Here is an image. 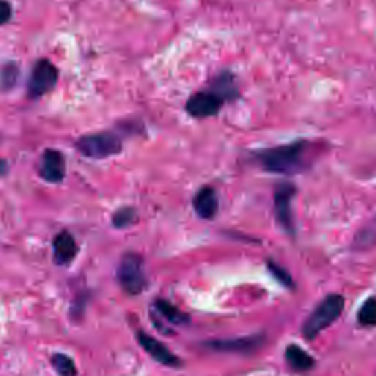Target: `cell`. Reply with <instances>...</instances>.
I'll return each mask as SVG.
<instances>
[{"instance_id": "6da1fadb", "label": "cell", "mask_w": 376, "mask_h": 376, "mask_svg": "<svg viewBox=\"0 0 376 376\" xmlns=\"http://www.w3.org/2000/svg\"><path fill=\"white\" fill-rule=\"evenodd\" d=\"M309 143L298 140L291 144H284L272 148H265L256 152L254 157L259 165L272 174L294 175L302 172L307 165Z\"/></svg>"}, {"instance_id": "7a4b0ae2", "label": "cell", "mask_w": 376, "mask_h": 376, "mask_svg": "<svg viewBox=\"0 0 376 376\" xmlns=\"http://www.w3.org/2000/svg\"><path fill=\"white\" fill-rule=\"evenodd\" d=\"M344 309V297L338 294H331L325 297L318 305V307L311 311L306 319L303 327V335L307 340L315 338L319 332L327 329L332 322H335Z\"/></svg>"}, {"instance_id": "3957f363", "label": "cell", "mask_w": 376, "mask_h": 376, "mask_svg": "<svg viewBox=\"0 0 376 376\" xmlns=\"http://www.w3.org/2000/svg\"><path fill=\"white\" fill-rule=\"evenodd\" d=\"M118 278L122 288L128 294H140L147 285L142 257L134 253H128L122 257Z\"/></svg>"}, {"instance_id": "277c9868", "label": "cell", "mask_w": 376, "mask_h": 376, "mask_svg": "<svg viewBox=\"0 0 376 376\" xmlns=\"http://www.w3.org/2000/svg\"><path fill=\"white\" fill-rule=\"evenodd\" d=\"M80 152L91 159H104L121 152V140L112 133H102L81 138L77 144Z\"/></svg>"}, {"instance_id": "5b68a950", "label": "cell", "mask_w": 376, "mask_h": 376, "mask_svg": "<svg viewBox=\"0 0 376 376\" xmlns=\"http://www.w3.org/2000/svg\"><path fill=\"white\" fill-rule=\"evenodd\" d=\"M225 100L217 93L206 89L191 94L187 103H186V111L190 116L197 118V120H203V118H210L218 115L222 109Z\"/></svg>"}, {"instance_id": "8992f818", "label": "cell", "mask_w": 376, "mask_h": 376, "mask_svg": "<svg viewBox=\"0 0 376 376\" xmlns=\"http://www.w3.org/2000/svg\"><path fill=\"white\" fill-rule=\"evenodd\" d=\"M296 188L291 184H281L275 190V213L278 222L283 225L284 230L289 234L294 232L293 221V199Z\"/></svg>"}, {"instance_id": "52a82bcc", "label": "cell", "mask_w": 376, "mask_h": 376, "mask_svg": "<svg viewBox=\"0 0 376 376\" xmlns=\"http://www.w3.org/2000/svg\"><path fill=\"white\" fill-rule=\"evenodd\" d=\"M58 81V69L52 65L47 60H40L34 71L33 75L30 78V94L33 98H40L49 90L55 87V84Z\"/></svg>"}, {"instance_id": "ba28073f", "label": "cell", "mask_w": 376, "mask_h": 376, "mask_svg": "<svg viewBox=\"0 0 376 376\" xmlns=\"http://www.w3.org/2000/svg\"><path fill=\"white\" fill-rule=\"evenodd\" d=\"M138 341H140V344H142V347L156 362L162 363V364H165V366H169V368H179L181 366V360L175 356L174 353L166 349L165 344L157 341L156 338L144 334V332H138Z\"/></svg>"}, {"instance_id": "9c48e42d", "label": "cell", "mask_w": 376, "mask_h": 376, "mask_svg": "<svg viewBox=\"0 0 376 376\" xmlns=\"http://www.w3.org/2000/svg\"><path fill=\"white\" fill-rule=\"evenodd\" d=\"M38 169L43 179L56 184V182H60L63 177H65V159H63L62 153L56 152V150H46L45 155L41 157Z\"/></svg>"}, {"instance_id": "30bf717a", "label": "cell", "mask_w": 376, "mask_h": 376, "mask_svg": "<svg viewBox=\"0 0 376 376\" xmlns=\"http://www.w3.org/2000/svg\"><path fill=\"white\" fill-rule=\"evenodd\" d=\"M209 90L217 93L225 102H232L240 98V89L237 80H235V75L227 69L219 72L217 77L210 81Z\"/></svg>"}, {"instance_id": "8fae6325", "label": "cell", "mask_w": 376, "mask_h": 376, "mask_svg": "<svg viewBox=\"0 0 376 376\" xmlns=\"http://www.w3.org/2000/svg\"><path fill=\"white\" fill-rule=\"evenodd\" d=\"M263 342V337L253 335L247 338H237V340H217L206 342L208 349L217 351H231V353H247L253 351L254 349L261 347Z\"/></svg>"}, {"instance_id": "7c38bea8", "label": "cell", "mask_w": 376, "mask_h": 376, "mask_svg": "<svg viewBox=\"0 0 376 376\" xmlns=\"http://www.w3.org/2000/svg\"><path fill=\"white\" fill-rule=\"evenodd\" d=\"M77 243H75L69 232L62 231L56 235L55 241H53V257H55V262L58 265H68L72 262L74 257L77 256Z\"/></svg>"}, {"instance_id": "4fadbf2b", "label": "cell", "mask_w": 376, "mask_h": 376, "mask_svg": "<svg viewBox=\"0 0 376 376\" xmlns=\"http://www.w3.org/2000/svg\"><path fill=\"white\" fill-rule=\"evenodd\" d=\"M218 195L212 187H203L192 200L196 213L203 219H212L218 212Z\"/></svg>"}, {"instance_id": "5bb4252c", "label": "cell", "mask_w": 376, "mask_h": 376, "mask_svg": "<svg viewBox=\"0 0 376 376\" xmlns=\"http://www.w3.org/2000/svg\"><path fill=\"white\" fill-rule=\"evenodd\" d=\"M285 359L289 366L296 371H309L315 366V360L298 346H288L285 350Z\"/></svg>"}, {"instance_id": "9a60e30c", "label": "cell", "mask_w": 376, "mask_h": 376, "mask_svg": "<svg viewBox=\"0 0 376 376\" xmlns=\"http://www.w3.org/2000/svg\"><path fill=\"white\" fill-rule=\"evenodd\" d=\"M155 306H156L157 313L162 315L168 322H170V324L184 325L188 322V316L184 313V311H181L174 305L166 302V300H157Z\"/></svg>"}, {"instance_id": "2e32d148", "label": "cell", "mask_w": 376, "mask_h": 376, "mask_svg": "<svg viewBox=\"0 0 376 376\" xmlns=\"http://www.w3.org/2000/svg\"><path fill=\"white\" fill-rule=\"evenodd\" d=\"M359 322L363 327L376 325V297L368 298L359 311Z\"/></svg>"}, {"instance_id": "e0dca14e", "label": "cell", "mask_w": 376, "mask_h": 376, "mask_svg": "<svg viewBox=\"0 0 376 376\" xmlns=\"http://www.w3.org/2000/svg\"><path fill=\"white\" fill-rule=\"evenodd\" d=\"M53 368L60 376H75L77 375V368H75V363L72 359H69L65 354H55L52 359Z\"/></svg>"}, {"instance_id": "ac0fdd59", "label": "cell", "mask_w": 376, "mask_h": 376, "mask_svg": "<svg viewBox=\"0 0 376 376\" xmlns=\"http://www.w3.org/2000/svg\"><path fill=\"white\" fill-rule=\"evenodd\" d=\"M135 221V212L131 208H124L113 217V223L118 228H125Z\"/></svg>"}, {"instance_id": "d6986e66", "label": "cell", "mask_w": 376, "mask_h": 376, "mask_svg": "<svg viewBox=\"0 0 376 376\" xmlns=\"http://www.w3.org/2000/svg\"><path fill=\"white\" fill-rule=\"evenodd\" d=\"M269 271L274 274V276L278 279L279 283L287 285V287H293L291 276H289V274L285 269H283L281 266L274 263V262H269Z\"/></svg>"}, {"instance_id": "ffe728a7", "label": "cell", "mask_w": 376, "mask_h": 376, "mask_svg": "<svg viewBox=\"0 0 376 376\" xmlns=\"http://www.w3.org/2000/svg\"><path fill=\"white\" fill-rule=\"evenodd\" d=\"M10 16H12V8L6 0H0V25L8 23Z\"/></svg>"}, {"instance_id": "44dd1931", "label": "cell", "mask_w": 376, "mask_h": 376, "mask_svg": "<svg viewBox=\"0 0 376 376\" xmlns=\"http://www.w3.org/2000/svg\"><path fill=\"white\" fill-rule=\"evenodd\" d=\"M5 170H6V164L3 162V160H0V174H3Z\"/></svg>"}]
</instances>
